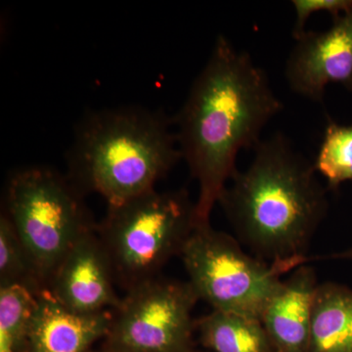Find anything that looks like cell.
I'll use <instances>...</instances> for the list:
<instances>
[{"label":"cell","instance_id":"6da1fadb","mask_svg":"<svg viewBox=\"0 0 352 352\" xmlns=\"http://www.w3.org/2000/svg\"><path fill=\"white\" fill-rule=\"evenodd\" d=\"M283 108L265 72L249 53L237 50L226 36H217L173 119L182 160L199 187L197 224L210 222L237 171L238 154L263 140L264 127Z\"/></svg>","mask_w":352,"mask_h":352},{"label":"cell","instance_id":"7a4b0ae2","mask_svg":"<svg viewBox=\"0 0 352 352\" xmlns=\"http://www.w3.org/2000/svg\"><path fill=\"white\" fill-rule=\"evenodd\" d=\"M249 168L237 170L219 204L239 242L282 276L307 264L328 208L314 164L283 134L263 139Z\"/></svg>","mask_w":352,"mask_h":352},{"label":"cell","instance_id":"3957f363","mask_svg":"<svg viewBox=\"0 0 352 352\" xmlns=\"http://www.w3.org/2000/svg\"><path fill=\"white\" fill-rule=\"evenodd\" d=\"M173 120L126 106L85 115L67 153V176L82 195L119 205L156 188L182 161Z\"/></svg>","mask_w":352,"mask_h":352},{"label":"cell","instance_id":"277c9868","mask_svg":"<svg viewBox=\"0 0 352 352\" xmlns=\"http://www.w3.org/2000/svg\"><path fill=\"white\" fill-rule=\"evenodd\" d=\"M196 226V203L186 190L155 188L108 206L96 231L116 280L127 291L160 276L168 261L180 256Z\"/></svg>","mask_w":352,"mask_h":352},{"label":"cell","instance_id":"5b68a950","mask_svg":"<svg viewBox=\"0 0 352 352\" xmlns=\"http://www.w3.org/2000/svg\"><path fill=\"white\" fill-rule=\"evenodd\" d=\"M80 190L47 166L16 171L6 190V210L46 285L76 241L96 228Z\"/></svg>","mask_w":352,"mask_h":352},{"label":"cell","instance_id":"8992f818","mask_svg":"<svg viewBox=\"0 0 352 352\" xmlns=\"http://www.w3.org/2000/svg\"><path fill=\"white\" fill-rule=\"evenodd\" d=\"M180 256L199 300L212 310L261 320L282 275L243 249L232 236L197 224Z\"/></svg>","mask_w":352,"mask_h":352},{"label":"cell","instance_id":"52a82bcc","mask_svg":"<svg viewBox=\"0 0 352 352\" xmlns=\"http://www.w3.org/2000/svg\"><path fill=\"white\" fill-rule=\"evenodd\" d=\"M199 298L189 282L157 276L127 289L106 346L126 352H191Z\"/></svg>","mask_w":352,"mask_h":352},{"label":"cell","instance_id":"ba28073f","mask_svg":"<svg viewBox=\"0 0 352 352\" xmlns=\"http://www.w3.org/2000/svg\"><path fill=\"white\" fill-rule=\"evenodd\" d=\"M295 41L285 68L292 91L317 103L330 83L352 91V10L327 31L305 32Z\"/></svg>","mask_w":352,"mask_h":352},{"label":"cell","instance_id":"9c48e42d","mask_svg":"<svg viewBox=\"0 0 352 352\" xmlns=\"http://www.w3.org/2000/svg\"><path fill=\"white\" fill-rule=\"evenodd\" d=\"M115 280L110 258L95 228L67 252L50 278L48 291L73 311H113L122 300L116 293Z\"/></svg>","mask_w":352,"mask_h":352},{"label":"cell","instance_id":"30bf717a","mask_svg":"<svg viewBox=\"0 0 352 352\" xmlns=\"http://www.w3.org/2000/svg\"><path fill=\"white\" fill-rule=\"evenodd\" d=\"M318 286L316 273L307 264L282 280L261 318L275 352L309 351Z\"/></svg>","mask_w":352,"mask_h":352},{"label":"cell","instance_id":"8fae6325","mask_svg":"<svg viewBox=\"0 0 352 352\" xmlns=\"http://www.w3.org/2000/svg\"><path fill=\"white\" fill-rule=\"evenodd\" d=\"M113 312L80 314L58 302L48 289L38 296L30 333V352H89L107 337Z\"/></svg>","mask_w":352,"mask_h":352},{"label":"cell","instance_id":"7c38bea8","mask_svg":"<svg viewBox=\"0 0 352 352\" xmlns=\"http://www.w3.org/2000/svg\"><path fill=\"white\" fill-rule=\"evenodd\" d=\"M308 352H352V289L319 284Z\"/></svg>","mask_w":352,"mask_h":352},{"label":"cell","instance_id":"4fadbf2b","mask_svg":"<svg viewBox=\"0 0 352 352\" xmlns=\"http://www.w3.org/2000/svg\"><path fill=\"white\" fill-rule=\"evenodd\" d=\"M196 331L210 352H275L261 321L245 315L212 310Z\"/></svg>","mask_w":352,"mask_h":352},{"label":"cell","instance_id":"5bb4252c","mask_svg":"<svg viewBox=\"0 0 352 352\" xmlns=\"http://www.w3.org/2000/svg\"><path fill=\"white\" fill-rule=\"evenodd\" d=\"M38 296L19 285L0 288V352H30Z\"/></svg>","mask_w":352,"mask_h":352},{"label":"cell","instance_id":"9a60e30c","mask_svg":"<svg viewBox=\"0 0 352 352\" xmlns=\"http://www.w3.org/2000/svg\"><path fill=\"white\" fill-rule=\"evenodd\" d=\"M19 285L39 296L47 285L4 212L0 217V288Z\"/></svg>","mask_w":352,"mask_h":352},{"label":"cell","instance_id":"2e32d148","mask_svg":"<svg viewBox=\"0 0 352 352\" xmlns=\"http://www.w3.org/2000/svg\"><path fill=\"white\" fill-rule=\"evenodd\" d=\"M314 164L331 188L352 180V126L329 122Z\"/></svg>","mask_w":352,"mask_h":352},{"label":"cell","instance_id":"e0dca14e","mask_svg":"<svg viewBox=\"0 0 352 352\" xmlns=\"http://www.w3.org/2000/svg\"><path fill=\"white\" fill-rule=\"evenodd\" d=\"M292 4L296 11V23L293 29L295 39L307 32L305 30V24L312 14L325 11L336 19L352 10V0H293Z\"/></svg>","mask_w":352,"mask_h":352},{"label":"cell","instance_id":"ac0fdd59","mask_svg":"<svg viewBox=\"0 0 352 352\" xmlns=\"http://www.w3.org/2000/svg\"><path fill=\"white\" fill-rule=\"evenodd\" d=\"M338 258L351 259L352 261V248L346 252H342V254L338 256Z\"/></svg>","mask_w":352,"mask_h":352},{"label":"cell","instance_id":"d6986e66","mask_svg":"<svg viewBox=\"0 0 352 352\" xmlns=\"http://www.w3.org/2000/svg\"><path fill=\"white\" fill-rule=\"evenodd\" d=\"M99 352H126V351H122V349H115V347L106 346L105 347H104L103 349H102L101 351H99Z\"/></svg>","mask_w":352,"mask_h":352},{"label":"cell","instance_id":"ffe728a7","mask_svg":"<svg viewBox=\"0 0 352 352\" xmlns=\"http://www.w3.org/2000/svg\"><path fill=\"white\" fill-rule=\"evenodd\" d=\"M191 352H197V351H194V349H193V351H192Z\"/></svg>","mask_w":352,"mask_h":352}]
</instances>
